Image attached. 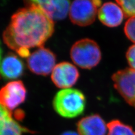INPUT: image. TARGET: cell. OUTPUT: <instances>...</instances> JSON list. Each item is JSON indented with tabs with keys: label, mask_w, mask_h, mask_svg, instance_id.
Returning <instances> with one entry per match:
<instances>
[{
	"label": "cell",
	"mask_w": 135,
	"mask_h": 135,
	"mask_svg": "<svg viewBox=\"0 0 135 135\" xmlns=\"http://www.w3.org/2000/svg\"><path fill=\"white\" fill-rule=\"evenodd\" d=\"M12 15L3 40L19 56L28 58L30 49L40 47L54 32V21L32 1Z\"/></svg>",
	"instance_id": "1"
},
{
	"label": "cell",
	"mask_w": 135,
	"mask_h": 135,
	"mask_svg": "<svg viewBox=\"0 0 135 135\" xmlns=\"http://www.w3.org/2000/svg\"><path fill=\"white\" fill-rule=\"evenodd\" d=\"M52 104L59 115L73 118L82 114L84 112L86 98L81 91L75 88L62 89L55 96Z\"/></svg>",
	"instance_id": "2"
},
{
	"label": "cell",
	"mask_w": 135,
	"mask_h": 135,
	"mask_svg": "<svg viewBox=\"0 0 135 135\" xmlns=\"http://www.w3.org/2000/svg\"><path fill=\"white\" fill-rule=\"evenodd\" d=\"M70 55L75 65L86 69L95 67L101 59V52L98 44L88 38L75 42L71 48Z\"/></svg>",
	"instance_id": "3"
},
{
	"label": "cell",
	"mask_w": 135,
	"mask_h": 135,
	"mask_svg": "<svg viewBox=\"0 0 135 135\" xmlns=\"http://www.w3.org/2000/svg\"><path fill=\"white\" fill-rule=\"evenodd\" d=\"M101 1L77 0L70 5L69 18L71 22L78 26L85 27L94 23L98 15Z\"/></svg>",
	"instance_id": "4"
},
{
	"label": "cell",
	"mask_w": 135,
	"mask_h": 135,
	"mask_svg": "<svg viewBox=\"0 0 135 135\" xmlns=\"http://www.w3.org/2000/svg\"><path fill=\"white\" fill-rule=\"evenodd\" d=\"M56 57L50 49L44 46L38 47L27 58V66L32 73L47 75L55 66Z\"/></svg>",
	"instance_id": "5"
},
{
	"label": "cell",
	"mask_w": 135,
	"mask_h": 135,
	"mask_svg": "<svg viewBox=\"0 0 135 135\" xmlns=\"http://www.w3.org/2000/svg\"><path fill=\"white\" fill-rule=\"evenodd\" d=\"M114 86L127 103L135 108V70L126 68L112 76Z\"/></svg>",
	"instance_id": "6"
},
{
	"label": "cell",
	"mask_w": 135,
	"mask_h": 135,
	"mask_svg": "<svg viewBox=\"0 0 135 135\" xmlns=\"http://www.w3.org/2000/svg\"><path fill=\"white\" fill-rule=\"evenodd\" d=\"M27 97V89L21 81L7 83L0 90V104L11 111L23 104Z\"/></svg>",
	"instance_id": "7"
},
{
	"label": "cell",
	"mask_w": 135,
	"mask_h": 135,
	"mask_svg": "<svg viewBox=\"0 0 135 135\" xmlns=\"http://www.w3.org/2000/svg\"><path fill=\"white\" fill-rule=\"evenodd\" d=\"M51 77L56 87L66 89L70 88L77 83L79 77V73L75 65L64 61L55 65Z\"/></svg>",
	"instance_id": "8"
},
{
	"label": "cell",
	"mask_w": 135,
	"mask_h": 135,
	"mask_svg": "<svg viewBox=\"0 0 135 135\" xmlns=\"http://www.w3.org/2000/svg\"><path fill=\"white\" fill-rule=\"evenodd\" d=\"M24 71L23 62L13 53L7 54L0 63V79H15L20 77Z\"/></svg>",
	"instance_id": "9"
},
{
	"label": "cell",
	"mask_w": 135,
	"mask_h": 135,
	"mask_svg": "<svg viewBox=\"0 0 135 135\" xmlns=\"http://www.w3.org/2000/svg\"><path fill=\"white\" fill-rule=\"evenodd\" d=\"M100 22L108 27H116L123 22L124 14L118 4L112 2L104 3L101 5L98 12Z\"/></svg>",
	"instance_id": "10"
},
{
	"label": "cell",
	"mask_w": 135,
	"mask_h": 135,
	"mask_svg": "<svg viewBox=\"0 0 135 135\" xmlns=\"http://www.w3.org/2000/svg\"><path fill=\"white\" fill-rule=\"evenodd\" d=\"M32 1L52 20L64 19L69 12L70 3L69 1L45 0Z\"/></svg>",
	"instance_id": "11"
},
{
	"label": "cell",
	"mask_w": 135,
	"mask_h": 135,
	"mask_svg": "<svg viewBox=\"0 0 135 135\" xmlns=\"http://www.w3.org/2000/svg\"><path fill=\"white\" fill-rule=\"evenodd\" d=\"M77 126L79 135H107V126L98 114L82 118Z\"/></svg>",
	"instance_id": "12"
},
{
	"label": "cell",
	"mask_w": 135,
	"mask_h": 135,
	"mask_svg": "<svg viewBox=\"0 0 135 135\" xmlns=\"http://www.w3.org/2000/svg\"><path fill=\"white\" fill-rule=\"evenodd\" d=\"M29 131L28 129L22 127L12 117L7 120L0 127V135H22L23 132Z\"/></svg>",
	"instance_id": "13"
},
{
	"label": "cell",
	"mask_w": 135,
	"mask_h": 135,
	"mask_svg": "<svg viewBox=\"0 0 135 135\" xmlns=\"http://www.w3.org/2000/svg\"><path fill=\"white\" fill-rule=\"evenodd\" d=\"M108 135H135L133 128L118 120H113L107 124Z\"/></svg>",
	"instance_id": "14"
},
{
	"label": "cell",
	"mask_w": 135,
	"mask_h": 135,
	"mask_svg": "<svg viewBox=\"0 0 135 135\" xmlns=\"http://www.w3.org/2000/svg\"><path fill=\"white\" fill-rule=\"evenodd\" d=\"M116 2L122 8L125 16L129 18L135 17V0H120Z\"/></svg>",
	"instance_id": "15"
},
{
	"label": "cell",
	"mask_w": 135,
	"mask_h": 135,
	"mask_svg": "<svg viewBox=\"0 0 135 135\" xmlns=\"http://www.w3.org/2000/svg\"><path fill=\"white\" fill-rule=\"evenodd\" d=\"M124 31L128 38L135 44V17L129 18L127 21Z\"/></svg>",
	"instance_id": "16"
},
{
	"label": "cell",
	"mask_w": 135,
	"mask_h": 135,
	"mask_svg": "<svg viewBox=\"0 0 135 135\" xmlns=\"http://www.w3.org/2000/svg\"><path fill=\"white\" fill-rule=\"evenodd\" d=\"M126 58L130 68L135 70V44L130 46L126 52Z\"/></svg>",
	"instance_id": "17"
},
{
	"label": "cell",
	"mask_w": 135,
	"mask_h": 135,
	"mask_svg": "<svg viewBox=\"0 0 135 135\" xmlns=\"http://www.w3.org/2000/svg\"><path fill=\"white\" fill-rule=\"evenodd\" d=\"M11 117H12L11 112L0 104V127Z\"/></svg>",
	"instance_id": "18"
},
{
	"label": "cell",
	"mask_w": 135,
	"mask_h": 135,
	"mask_svg": "<svg viewBox=\"0 0 135 135\" xmlns=\"http://www.w3.org/2000/svg\"><path fill=\"white\" fill-rule=\"evenodd\" d=\"M61 135H79V134L77 133H75V132L69 131H66L64 133H62Z\"/></svg>",
	"instance_id": "19"
},
{
	"label": "cell",
	"mask_w": 135,
	"mask_h": 135,
	"mask_svg": "<svg viewBox=\"0 0 135 135\" xmlns=\"http://www.w3.org/2000/svg\"><path fill=\"white\" fill-rule=\"evenodd\" d=\"M2 45L1 40H0V63L2 60Z\"/></svg>",
	"instance_id": "20"
}]
</instances>
